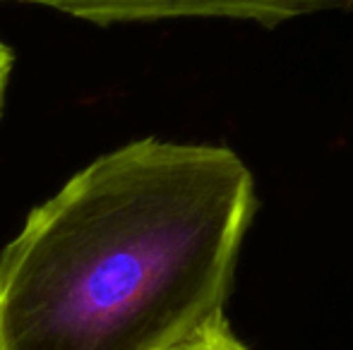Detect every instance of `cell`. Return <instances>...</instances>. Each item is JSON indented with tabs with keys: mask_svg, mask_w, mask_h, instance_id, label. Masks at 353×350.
<instances>
[{
	"mask_svg": "<svg viewBox=\"0 0 353 350\" xmlns=\"http://www.w3.org/2000/svg\"><path fill=\"white\" fill-rule=\"evenodd\" d=\"M257 209L228 146L142 137L77 171L0 250V350H168L223 319Z\"/></svg>",
	"mask_w": 353,
	"mask_h": 350,
	"instance_id": "6da1fadb",
	"label": "cell"
},
{
	"mask_svg": "<svg viewBox=\"0 0 353 350\" xmlns=\"http://www.w3.org/2000/svg\"><path fill=\"white\" fill-rule=\"evenodd\" d=\"M168 350H248L241 341L236 338V333L228 327V319H219L212 327L197 331L195 336L185 338L178 346L168 348Z\"/></svg>",
	"mask_w": 353,
	"mask_h": 350,
	"instance_id": "3957f363",
	"label": "cell"
},
{
	"mask_svg": "<svg viewBox=\"0 0 353 350\" xmlns=\"http://www.w3.org/2000/svg\"><path fill=\"white\" fill-rule=\"evenodd\" d=\"M39 5L68 17L108 27L159 19H243L262 27L325 12H353V0H10Z\"/></svg>",
	"mask_w": 353,
	"mask_h": 350,
	"instance_id": "7a4b0ae2",
	"label": "cell"
},
{
	"mask_svg": "<svg viewBox=\"0 0 353 350\" xmlns=\"http://www.w3.org/2000/svg\"><path fill=\"white\" fill-rule=\"evenodd\" d=\"M12 51H10L8 43L0 41V113H3V103H5V89H8L10 72H12Z\"/></svg>",
	"mask_w": 353,
	"mask_h": 350,
	"instance_id": "277c9868",
	"label": "cell"
}]
</instances>
